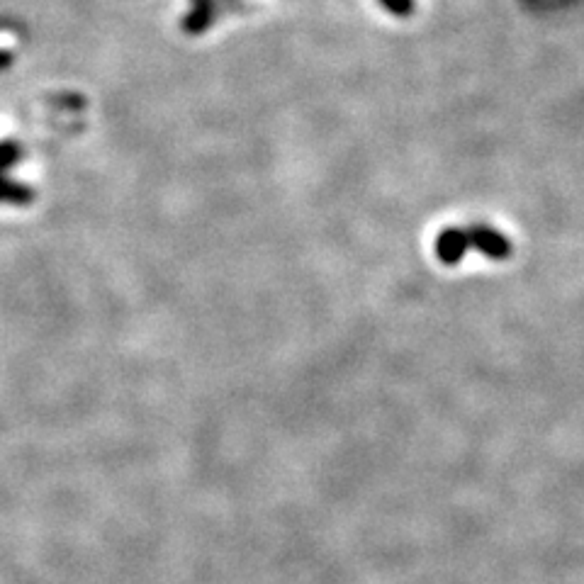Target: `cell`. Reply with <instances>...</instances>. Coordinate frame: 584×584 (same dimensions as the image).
<instances>
[{
  "label": "cell",
  "mask_w": 584,
  "mask_h": 584,
  "mask_svg": "<svg viewBox=\"0 0 584 584\" xmlns=\"http://www.w3.org/2000/svg\"><path fill=\"white\" fill-rule=\"evenodd\" d=\"M436 258L446 266H456L465 258L470 249H477L482 256L490 261H507L514 251V244L507 234L499 229L490 227V224H465V227H448L438 234L436 244Z\"/></svg>",
  "instance_id": "1"
}]
</instances>
